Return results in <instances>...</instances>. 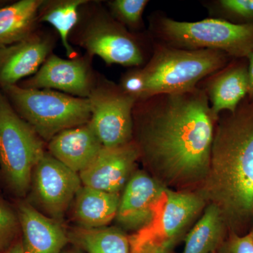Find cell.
Wrapping results in <instances>:
<instances>
[{
    "label": "cell",
    "mask_w": 253,
    "mask_h": 253,
    "mask_svg": "<svg viewBox=\"0 0 253 253\" xmlns=\"http://www.w3.org/2000/svg\"><path fill=\"white\" fill-rule=\"evenodd\" d=\"M120 87L126 94L132 96L137 101L144 99L147 84L142 68L133 70L125 74Z\"/></svg>",
    "instance_id": "25"
},
{
    "label": "cell",
    "mask_w": 253,
    "mask_h": 253,
    "mask_svg": "<svg viewBox=\"0 0 253 253\" xmlns=\"http://www.w3.org/2000/svg\"><path fill=\"white\" fill-rule=\"evenodd\" d=\"M218 118L209 171L198 192L237 229L253 218V102Z\"/></svg>",
    "instance_id": "2"
},
{
    "label": "cell",
    "mask_w": 253,
    "mask_h": 253,
    "mask_svg": "<svg viewBox=\"0 0 253 253\" xmlns=\"http://www.w3.org/2000/svg\"></svg>",
    "instance_id": "31"
},
{
    "label": "cell",
    "mask_w": 253,
    "mask_h": 253,
    "mask_svg": "<svg viewBox=\"0 0 253 253\" xmlns=\"http://www.w3.org/2000/svg\"><path fill=\"white\" fill-rule=\"evenodd\" d=\"M89 123L104 147L112 148L133 141V111L136 100L120 86L106 83L96 86L89 97Z\"/></svg>",
    "instance_id": "7"
},
{
    "label": "cell",
    "mask_w": 253,
    "mask_h": 253,
    "mask_svg": "<svg viewBox=\"0 0 253 253\" xmlns=\"http://www.w3.org/2000/svg\"><path fill=\"white\" fill-rule=\"evenodd\" d=\"M217 118L204 89L156 95L133 111L140 157L165 187L201 186L211 164Z\"/></svg>",
    "instance_id": "1"
},
{
    "label": "cell",
    "mask_w": 253,
    "mask_h": 253,
    "mask_svg": "<svg viewBox=\"0 0 253 253\" xmlns=\"http://www.w3.org/2000/svg\"><path fill=\"white\" fill-rule=\"evenodd\" d=\"M24 86L51 89L87 99L94 83L89 65L84 60L65 59L51 54Z\"/></svg>",
    "instance_id": "13"
},
{
    "label": "cell",
    "mask_w": 253,
    "mask_h": 253,
    "mask_svg": "<svg viewBox=\"0 0 253 253\" xmlns=\"http://www.w3.org/2000/svg\"><path fill=\"white\" fill-rule=\"evenodd\" d=\"M44 154L41 136L0 91V166L15 193L27 192L35 168Z\"/></svg>",
    "instance_id": "6"
},
{
    "label": "cell",
    "mask_w": 253,
    "mask_h": 253,
    "mask_svg": "<svg viewBox=\"0 0 253 253\" xmlns=\"http://www.w3.org/2000/svg\"><path fill=\"white\" fill-rule=\"evenodd\" d=\"M227 56L217 50H187L158 44L149 63L142 68L147 84L144 99L197 87L199 82L224 67Z\"/></svg>",
    "instance_id": "3"
},
{
    "label": "cell",
    "mask_w": 253,
    "mask_h": 253,
    "mask_svg": "<svg viewBox=\"0 0 253 253\" xmlns=\"http://www.w3.org/2000/svg\"><path fill=\"white\" fill-rule=\"evenodd\" d=\"M148 2L146 0H115L110 1L109 7L118 22L136 27L140 25Z\"/></svg>",
    "instance_id": "23"
},
{
    "label": "cell",
    "mask_w": 253,
    "mask_h": 253,
    "mask_svg": "<svg viewBox=\"0 0 253 253\" xmlns=\"http://www.w3.org/2000/svg\"><path fill=\"white\" fill-rule=\"evenodd\" d=\"M248 58L249 59V67L248 68L249 83V94L253 98V51L248 56Z\"/></svg>",
    "instance_id": "29"
},
{
    "label": "cell",
    "mask_w": 253,
    "mask_h": 253,
    "mask_svg": "<svg viewBox=\"0 0 253 253\" xmlns=\"http://www.w3.org/2000/svg\"><path fill=\"white\" fill-rule=\"evenodd\" d=\"M37 198L54 217H61L83 186L77 172L44 154L35 168L32 177Z\"/></svg>",
    "instance_id": "11"
},
{
    "label": "cell",
    "mask_w": 253,
    "mask_h": 253,
    "mask_svg": "<svg viewBox=\"0 0 253 253\" xmlns=\"http://www.w3.org/2000/svg\"><path fill=\"white\" fill-rule=\"evenodd\" d=\"M79 43L89 54L99 56L107 64L138 66L144 63V55L135 38L106 15H98L86 24Z\"/></svg>",
    "instance_id": "8"
},
{
    "label": "cell",
    "mask_w": 253,
    "mask_h": 253,
    "mask_svg": "<svg viewBox=\"0 0 253 253\" xmlns=\"http://www.w3.org/2000/svg\"><path fill=\"white\" fill-rule=\"evenodd\" d=\"M103 147L89 122L58 133L48 146L50 155L78 174L90 166Z\"/></svg>",
    "instance_id": "15"
},
{
    "label": "cell",
    "mask_w": 253,
    "mask_h": 253,
    "mask_svg": "<svg viewBox=\"0 0 253 253\" xmlns=\"http://www.w3.org/2000/svg\"><path fill=\"white\" fill-rule=\"evenodd\" d=\"M206 206L207 202L197 191L166 188L154 222L139 231L173 247L204 212Z\"/></svg>",
    "instance_id": "9"
},
{
    "label": "cell",
    "mask_w": 253,
    "mask_h": 253,
    "mask_svg": "<svg viewBox=\"0 0 253 253\" xmlns=\"http://www.w3.org/2000/svg\"><path fill=\"white\" fill-rule=\"evenodd\" d=\"M4 89L16 113L43 139L50 140L61 131L85 124L90 120L88 98L16 84Z\"/></svg>",
    "instance_id": "4"
},
{
    "label": "cell",
    "mask_w": 253,
    "mask_h": 253,
    "mask_svg": "<svg viewBox=\"0 0 253 253\" xmlns=\"http://www.w3.org/2000/svg\"><path fill=\"white\" fill-rule=\"evenodd\" d=\"M219 7L236 17L253 19V0H221Z\"/></svg>",
    "instance_id": "28"
},
{
    "label": "cell",
    "mask_w": 253,
    "mask_h": 253,
    "mask_svg": "<svg viewBox=\"0 0 253 253\" xmlns=\"http://www.w3.org/2000/svg\"><path fill=\"white\" fill-rule=\"evenodd\" d=\"M204 89L216 118L224 111L234 113L249 94L248 68L235 66L214 73Z\"/></svg>",
    "instance_id": "17"
},
{
    "label": "cell",
    "mask_w": 253,
    "mask_h": 253,
    "mask_svg": "<svg viewBox=\"0 0 253 253\" xmlns=\"http://www.w3.org/2000/svg\"><path fill=\"white\" fill-rule=\"evenodd\" d=\"M77 240L87 253H130L129 236L117 228L84 229Z\"/></svg>",
    "instance_id": "22"
},
{
    "label": "cell",
    "mask_w": 253,
    "mask_h": 253,
    "mask_svg": "<svg viewBox=\"0 0 253 253\" xmlns=\"http://www.w3.org/2000/svg\"><path fill=\"white\" fill-rule=\"evenodd\" d=\"M121 195L83 186L76 197L75 214L85 229L105 227L117 215Z\"/></svg>",
    "instance_id": "18"
},
{
    "label": "cell",
    "mask_w": 253,
    "mask_h": 253,
    "mask_svg": "<svg viewBox=\"0 0 253 253\" xmlns=\"http://www.w3.org/2000/svg\"><path fill=\"white\" fill-rule=\"evenodd\" d=\"M6 253H27L22 243H17L13 246Z\"/></svg>",
    "instance_id": "30"
},
{
    "label": "cell",
    "mask_w": 253,
    "mask_h": 253,
    "mask_svg": "<svg viewBox=\"0 0 253 253\" xmlns=\"http://www.w3.org/2000/svg\"></svg>",
    "instance_id": "33"
},
{
    "label": "cell",
    "mask_w": 253,
    "mask_h": 253,
    "mask_svg": "<svg viewBox=\"0 0 253 253\" xmlns=\"http://www.w3.org/2000/svg\"><path fill=\"white\" fill-rule=\"evenodd\" d=\"M87 2L85 0L44 1L40 11V21L49 23L58 32L70 59L75 58L76 51L70 44L69 37L79 21L80 9Z\"/></svg>",
    "instance_id": "21"
},
{
    "label": "cell",
    "mask_w": 253,
    "mask_h": 253,
    "mask_svg": "<svg viewBox=\"0 0 253 253\" xmlns=\"http://www.w3.org/2000/svg\"><path fill=\"white\" fill-rule=\"evenodd\" d=\"M216 253H253V231L244 236L232 231L225 238Z\"/></svg>",
    "instance_id": "26"
},
{
    "label": "cell",
    "mask_w": 253,
    "mask_h": 253,
    "mask_svg": "<svg viewBox=\"0 0 253 253\" xmlns=\"http://www.w3.org/2000/svg\"><path fill=\"white\" fill-rule=\"evenodd\" d=\"M18 221L27 253H60L68 238L62 227L28 204L20 205Z\"/></svg>",
    "instance_id": "16"
},
{
    "label": "cell",
    "mask_w": 253,
    "mask_h": 253,
    "mask_svg": "<svg viewBox=\"0 0 253 253\" xmlns=\"http://www.w3.org/2000/svg\"><path fill=\"white\" fill-rule=\"evenodd\" d=\"M51 48L49 37L39 33L0 48V85H14L20 80L36 74L50 56Z\"/></svg>",
    "instance_id": "14"
},
{
    "label": "cell",
    "mask_w": 253,
    "mask_h": 253,
    "mask_svg": "<svg viewBox=\"0 0 253 253\" xmlns=\"http://www.w3.org/2000/svg\"></svg>",
    "instance_id": "32"
},
{
    "label": "cell",
    "mask_w": 253,
    "mask_h": 253,
    "mask_svg": "<svg viewBox=\"0 0 253 253\" xmlns=\"http://www.w3.org/2000/svg\"><path fill=\"white\" fill-rule=\"evenodd\" d=\"M18 218L7 206L0 202V247L9 244L17 231Z\"/></svg>",
    "instance_id": "27"
},
{
    "label": "cell",
    "mask_w": 253,
    "mask_h": 253,
    "mask_svg": "<svg viewBox=\"0 0 253 253\" xmlns=\"http://www.w3.org/2000/svg\"><path fill=\"white\" fill-rule=\"evenodd\" d=\"M227 226L217 207L207 204L185 238L182 253H213L226 238Z\"/></svg>",
    "instance_id": "20"
},
{
    "label": "cell",
    "mask_w": 253,
    "mask_h": 253,
    "mask_svg": "<svg viewBox=\"0 0 253 253\" xmlns=\"http://www.w3.org/2000/svg\"><path fill=\"white\" fill-rule=\"evenodd\" d=\"M166 187L144 171L133 173L121 196L116 219L125 229L134 232L154 222Z\"/></svg>",
    "instance_id": "10"
},
{
    "label": "cell",
    "mask_w": 253,
    "mask_h": 253,
    "mask_svg": "<svg viewBox=\"0 0 253 253\" xmlns=\"http://www.w3.org/2000/svg\"><path fill=\"white\" fill-rule=\"evenodd\" d=\"M158 27V37L173 47L217 50L236 57H248L253 51V23L218 18L184 22L163 18Z\"/></svg>",
    "instance_id": "5"
},
{
    "label": "cell",
    "mask_w": 253,
    "mask_h": 253,
    "mask_svg": "<svg viewBox=\"0 0 253 253\" xmlns=\"http://www.w3.org/2000/svg\"><path fill=\"white\" fill-rule=\"evenodd\" d=\"M44 0H21L0 9V48L23 41L33 33Z\"/></svg>",
    "instance_id": "19"
},
{
    "label": "cell",
    "mask_w": 253,
    "mask_h": 253,
    "mask_svg": "<svg viewBox=\"0 0 253 253\" xmlns=\"http://www.w3.org/2000/svg\"><path fill=\"white\" fill-rule=\"evenodd\" d=\"M130 253H172V246L144 235L141 231L129 236Z\"/></svg>",
    "instance_id": "24"
},
{
    "label": "cell",
    "mask_w": 253,
    "mask_h": 253,
    "mask_svg": "<svg viewBox=\"0 0 253 253\" xmlns=\"http://www.w3.org/2000/svg\"><path fill=\"white\" fill-rule=\"evenodd\" d=\"M140 158L134 141L117 147H103L90 166L80 173L83 185L105 192L120 194Z\"/></svg>",
    "instance_id": "12"
}]
</instances>
